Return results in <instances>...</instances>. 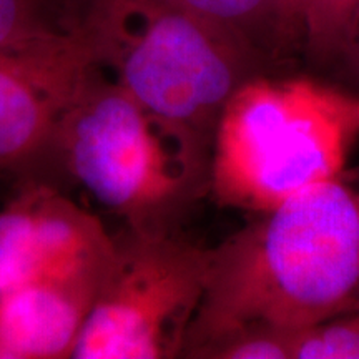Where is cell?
I'll return each mask as SVG.
<instances>
[{"instance_id":"52a82bcc","label":"cell","mask_w":359,"mask_h":359,"mask_svg":"<svg viewBox=\"0 0 359 359\" xmlns=\"http://www.w3.org/2000/svg\"><path fill=\"white\" fill-rule=\"evenodd\" d=\"M93 64L85 37L0 53V173L53 185L58 115Z\"/></svg>"},{"instance_id":"5bb4252c","label":"cell","mask_w":359,"mask_h":359,"mask_svg":"<svg viewBox=\"0 0 359 359\" xmlns=\"http://www.w3.org/2000/svg\"><path fill=\"white\" fill-rule=\"evenodd\" d=\"M299 8H302V0H299Z\"/></svg>"},{"instance_id":"3957f363","label":"cell","mask_w":359,"mask_h":359,"mask_svg":"<svg viewBox=\"0 0 359 359\" xmlns=\"http://www.w3.org/2000/svg\"><path fill=\"white\" fill-rule=\"evenodd\" d=\"M358 142V92L314 75L258 74L219 115L210 193L223 208L269 212L346 168Z\"/></svg>"},{"instance_id":"4fadbf2b","label":"cell","mask_w":359,"mask_h":359,"mask_svg":"<svg viewBox=\"0 0 359 359\" xmlns=\"http://www.w3.org/2000/svg\"><path fill=\"white\" fill-rule=\"evenodd\" d=\"M331 74L338 77L339 83L359 93V12L354 17L351 30Z\"/></svg>"},{"instance_id":"5b68a950","label":"cell","mask_w":359,"mask_h":359,"mask_svg":"<svg viewBox=\"0 0 359 359\" xmlns=\"http://www.w3.org/2000/svg\"><path fill=\"white\" fill-rule=\"evenodd\" d=\"M210 248L178 231L114 235V257L75 343L74 359L182 358L205 296Z\"/></svg>"},{"instance_id":"8992f818","label":"cell","mask_w":359,"mask_h":359,"mask_svg":"<svg viewBox=\"0 0 359 359\" xmlns=\"http://www.w3.org/2000/svg\"><path fill=\"white\" fill-rule=\"evenodd\" d=\"M114 257V235L60 188L24 182L0 210V293L55 285L97 293Z\"/></svg>"},{"instance_id":"30bf717a","label":"cell","mask_w":359,"mask_h":359,"mask_svg":"<svg viewBox=\"0 0 359 359\" xmlns=\"http://www.w3.org/2000/svg\"><path fill=\"white\" fill-rule=\"evenodd\" d=\"M80 25L82 19L58 11L55 0H0V53L72 39Z\"/></svg>"},{"instance_id":"7c38bea8","label":"cell","mask_w":359,"mask_h":359,"mask_svg":"<svg viewBox=\"0 0 359 359\" xmlns=\"http://www.w3.org/2000/svg\"><path fill=\"white\" fill-rule=\"evenodd\" d=\"M288 359H359V309L288 330Z\"/></svg>"},{"instance_id":"9c48e42d","label":"cell","mask_w":359,"mask_h":359,"mask_svg":"<svg viewBox=\"0 0 359 359\" xmlns=\"http://www.w3.org/2000/svg\"><path fill=\"white\" fill-rule=\"evenodd\" d=\"M240 37L281 74L303 55L299 0H170Z\"/></svg>"},{"instance_id":"6da1fadb","label":"cell","mask_w":359,"mask_h":359,"mask_svg":"<svg viewBox=\"0 0 359 359\" xmlns=\"http://www.w3.org/2000/svg\"><path fill=\"white\" fill-rule=\"evenodd\" d=\"M359 309V165L316 183L210 248L182 358L246 327L294 330Z\"/></svg>"},{"instance_id":"277c9868","label":"cell","mask_w":359,"mask_h":359,"mask_svg":"<svg viewBox=\"0 0 359 359\" xmlns=\"http://www.w3.org/2000/svg\"><path fill=\"white\" fill-rule=\"evenodd\" d=\"M87 35L95 64L138 105L210 147L233 92L276 74L230 30L170 0H93Z\"/></svg>"},{"instance_id":"7a4b0ae2","label":"cell","mask_w":359,"mask_h":359,"mask_svg":"<svg viewBox=\"0 0 359 359\" xmlns=\"http://www.w3.org/2000/svg\"><path fill=\"white\" fill-rule=\"evenodd\" d=\"M212 147L138 105L93 64L67 98L53 140V185L70 180L137 231H178L210 193Z\"/></svg>"},{"instance_id":"ba28073f","label":"cell","mask_w":359,"mask_h":359,"mask_svg":"<svg viewBox=\"0 0 359 359\" xmlns=\"http://www.w3.org/2000/svg\"><path fill=\"white\" fill-rule=\"evenodd\" d=\"M92 298L55 285L0 293V359H69Z\"/></svg>"},{"instance_id":"8fae6325","label":"cell","mask_w":359,"mask_h":359,"mask_svg":"<svg viewBox=\"0 0 359 359\" xmlns=\"http://www.w3.org/2000/svg\"><path fill=\"white\" fill-rule=\"evenodd\" d=\"M358 12L359 0H302V57L309 67L333 70Z\"/></svg>"}]
</instances>
